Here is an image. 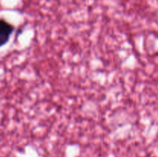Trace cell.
I'll use <instances>...</instances> for the list:
<instances>
[{
    "instance_id": "cell-1",
    "label": "cell",
    "mask_w": 158,
    "mask_h": 157,
    "mask_svg": "<svg viewBox=\"0 0 158 157\" xmlns=\"http://www.w3.org/2000/svg\"><path fill=\"white\" fill-rule=\"evenodd\" d=\"M14 26L3 18H0V47L9 42L13 32Z\"/></svg>"
}]
</instances>
